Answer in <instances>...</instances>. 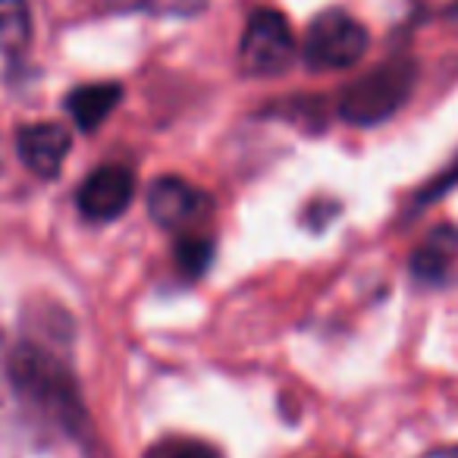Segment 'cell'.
I'll return each instance as SVG.
<instances>
[{
  "label": "cell",
  "mask_w": 458,
  "mask_h": 458,
  "mask_svg": "<svg viewBox=\"0 0 458 458\" xmlns=\"http://www.w3.org/2000/svg\"><path fill=\"white\" fill-rule=\"evenodd\" d=\"M7 374L16 395L47 424L76 437L85 427V405L72 370L38 343H20L10 352Z\"/></svg>",
  "instance_id": "obj_1"
},
{
  "label": "cell",
  "mask_w": 458,
  "mask_h": 458,
  "mask_svg": "<svg viewBox=\"0 0 458 458\" xmlns=\"http://www.w3.org/2000/svg\"><path fill=\"white\" fill-rule=\"evenodd\" d=\"M418 82V64L408 57H395L370 70L368 76H358L339 95V116L349 126H380L389 116H395L411 98Z\"/></svg>",
  "instance_id": "obj_2"
},
{
  "label": "cell",
  "mask_w": 458,
  "mask_h": 458,
  "mask_svg": "<svg viewBox=\"0 0 458 458\" xmlns=\"http://www.w3.org/2000/svg\"><path fill=\"white\" fill-rule=\"evenodd\" d=\"M370 35L345 10H324L308 26L301 57L311 70H352L368 54Z\"/></svg>",
  "instance_id": "obj_3"
},
{
  "label": "cell",
  "mask_w": 458,
  "mask_h": 458,
  "mask_svg": "<svg viewBox=\"0 0 458 458\" xmlns=\"http://www.w3.org/2000/svg\"><path fill=\"white\" fill-rule=\"evenodd\" d=\"M295 60V38L286 16L276 10H255L239 41V66L245 76H280Z\"/></svg>",
  "instance_id": "obj_4"
},
{
  "label": "cell",
  "mask_w": 458,
  "mask_h": 458,
  "mask_svg": "<svg viewBox=\"0 0 458 458\" xmlns=\"http://www.w3.org/2000/svg\"><path fill=\"white\" fill-rule=\"evenodd\" d=\"M214 210L208 191L195 189L191 182L179 176H164L148 189V214L157 226L164 229H191L204 223Z\"/></svg>",
  "instance_id": "obj_5"
},
{
  "label": "cell",
  "mask_w": 458,
  "mask_h": 458,
  "mask_svg": "<svg viewBox=\"0 0 458 458\" xmlns=\"http://www.w3.org/2000/svg\"><path fill=\"white\" fill-rule=\"evenodd\" d=\"M132 195H135L132 170H126V166H120V164H104L85 176V182L79 185V191H76V201H79V210H82L89 220L107 223V220H116V216L129 208Z\"/></svg>",
  "instance_id": "obj_6"
},
{
  "label": "cell",
  "mask_w": 458,
  "mask_h": 458,
  "mask_svg": "<svg viewBox=\"0 0 458 458\" xmlns=\"http://www.w3.org/2000/svg\"><path fill=\"white\" fill-rule=\"evenodd\" d=\"M16 148H20V157L35 176L54 179L64 166L66 154L72 148V135L60 123H32V126H22L16 135Z\"/></svg>",
  "instance_id": "obj_7"
},
{
  "label": "cell",
  "mask_w": 458,
  "mask_h": 458,
  "mask_svg": "<svg viewBox=\"0 0 458 458\" xmlns=\"http://www.w3.org/2000/svg\"><path fill=\"white\" fill-rule=\"evenodd\" d=\"M458 258V226L452 223H439L424 236V242L414 249L411 255V274L420 283H443L449 276L452 264Z\"/></svg>",
  "instance_id": "obj_8"
},
{
  "label": "cell",
  "mask_w": 458,
  "mask_h": 458,
  "mask_svg": "<svg viewBox=\"0 0 458 458\" xmlns=\"http://www.w3.org/2000/svg\"><path fill=\"white\" fill-rule=\"evenodd\" d=\"M120 101H123V89L116 82H91V85H79L76 91H70L66 110L72 114V120H76V126L82 129V132H95V129L114 114Z\"/></svg>",
  "instance_id": "obj_9"
},
{
  "label": "cell",
  "mask_w": 458,
  "mask_h": 458,
  "mask_svg": "<svg viewBox=\"0 0 458 458\" xmlns=\"http://www.w3.org/2000/svg\"><path fill=\"white\" fill-rule=\"evenodd\" d=\"M32 38L29 0H0V51L20 54Z\"/></svg>",
  "instance_id": "obj_10"
},
{
  "label": "cell",
  "mask_w": 458,
  "mask_h": 458,
  "mask_svg": "<svg viewBox=\"0 0 458 458\" xmlns=\"http://www.w3.org/2000/svg\"><path fill=\"white\" fill-rule=\"evenodd\" d=\"M116 13H151V16H198L208 0H101Z\"/></svg>",
  "instance_id": "obj_11"
},
{
  "label": "cell",
  "mask_w": 458,
  "mask_h": 458,
  "mask_svg": "<svg viewBox=\"0 0 458 458\" xmlns=\"http://www.w3.org/2000/svg\"><path fill=\"white\" fill-rule=\"evenodd\" d=\"M214 258V239L189 233L176 242V264L185 276H201Z\"/></svg>",
  "instance_id": "obj_12"
},
{
  "label": "cell",
  "mask_w": 458,
  "mask_h": 458,
  "mask_svg": "<svg viewBox=\"0 0 458 458\" xmlns=\"http://www.w3.org/2000/svg\"><path fill=\"white\" fill-rule=\"evenodd\" d=\"M148 458H220V452L210 443H201V439H166V443L154 445L148 452Z\"/></svg>",
  "instance_id": "obj_13"
},
{
  "label": "cell",
  "mask_w": 458,
  "mask_h": 458,
  "mask_svg": "<svg viewBox=\"0 0 458 458\" xmlns=\"http://www.w3.org/2000/svg\"><path fill=\"white\" fill-rule=\"evenodd\" d=\"M455 185H458V157L452 160V164L445 166L443 173H437L430 185H424V189L418 191V204H430V201H437L439 195H445V191L455 189Z\"/></svg>",
  "instance_id": "obj_14"
},
{
  "label": "cell",
  "mask_w": 458,
  "mask_h": 458,
  "mask_svg": "<svg viewBox=\"0 0 458 458\" xmlns=\"http://www.w3.org/2000/svg\"><path fill=\"white\" fill-rule=\"evenodd\" d=\"M445 22H449V26L458 32V0H452L449 10H445Z\"/></svg>",
  "instance_id": "obj_15"
}]
</instances>
